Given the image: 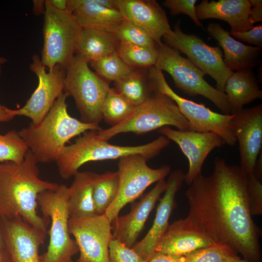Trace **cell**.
<instances>
[{
    "mask_svg": "<svg viewBox=\"0 0 262 262\" xmlns=\"http://www.w3.org/2000/svg\"><path fill=\"white\" fill-rule=\"evenodd\" d=\"M7 61L8 60L5 57L0 56V76L1 75L2 73V65H4V64H5Z\"/></svg>",
    "mask_w": 262,
    "mask_h": 262,
    "instance_id": "obj_49",
    "label": "cell"
},
{
    "mask_svg": "<svg viewBox=\"0 0 262 262\" xmlns=\"http://www.w3.org/2000/svg\"><path fill=\"white\" fill-rule=\"evenodd\" d=\"M37 163L29 149L21 162H0V214L6 219L19 216L47 232L50 219L38 214V196L59 184L40 179Z\"/></svg>",
    "mask_w": 262,
    "mask_h": 262,
    "instance_id": "obj_2",
    "label": "cell"
},
{
    "mask_svg": "<svg viewBox=\"0 0 262 262\" xmlns=\"http://www.w3.org/2000/svg\"><path fill=\"white\" fill-rule=\"evenodd\" d=\"M0 262H13L6 247L0 250Z\"/></svg>",
    "mask_w": 262,
    "mask_h": 262,
    "instance_id": "obj_47",
    "label": "cell"
},
{
    "mask_svg": "<svg viewBox=\"0 0 262 262\" xmlns=\"http://www.w3.org/2000/svg\"><path fill=\"white\" fill-rule=\"evenodd\" d=\"M67 97L64 92L41 121L31 122L18 131L38 163L56 162L71 139L88 131L102 129L98 124L85 123L71 116L67 112Z\"/></svg>",
    "mask_w": 262,
    "mask_h": 262,
    "instance_id": "obj_3",
    "label": "cell"
},
{
    "mask_svg": "<svg viewBox=\"0 0 262 262\" xmlns=\"http://www.w3.org/2000/svg\"><path fill=\"white\" fill-rule=\"evenodd\" d=\"M147 161L140 154L119 159L117 194L105 213L111 224L125 206L138 198L149 186L164 179L170 173V166L164 165L154 169L148 166Z\"/></svg>",
    "mask_w": 262,
    "mask_h": 262,
    "instance_id": "obj_11",
    "label": "cell"
},
{
    "mask_svg": "<svg viewBox=\"0 0 262 262\" xmlns=\"http://www.w3.org/2000/svg\"><path fill=\"white\" fill-rule=\"evenodd\" d=\"M118 184L117 171H107L101 174L95 173L93 193L98 215L105 213L113 202L117 194Z\"/></svg>",
    "mask_w": 262,
    "mask_h": 262,
    "instance_id": "obj_29",
    "label": "cell"
},
{
    "mask_svg": "<svg viewBox=\"0 0 262 262\" xmlns=\"http://www.w3.org/2000/svg\"><path fill=\"white\" fill-rule=\"evenodd\" d=\"M115 83V89L135 107L146 101L154 91L149 83L147 73L146 75L135 69L130 75Z\"/></svg>",
    "mask_w": 262,
    "mask_h": 262,
    "instance_id": "obj_28",
    "label": "cell"
},
{
    "mask_svg": "<svg viewBox=\"0 0 262 262\" xmlns=\"http://www.w3.org/2000/svg\"><path fill=\"white\" fill-rule=\"evenodd\" d=\"M230 125L239 144L240 167L247 175L253 174L262 151V104L243 108L233 114Z\"/></svg>",
    "mask_w": 262,
    "mask_h": 262,
    "instance_id": "obj_15",
    "label": "cell"
},
{
    "mask_svg": "<svg viewBox=\"0 0 262 262\" xmlns=\"http://www.w3.org/2000/svg\"><path fill=\"white\" fill-rule=\"evenodd\" d=\"M229 34L246 43L262 48V25L253 27L249 30L237 32L230 31Z\"/></svg>",
    "mask_w": 262,
    "mask_h": 262,
    "instance_id": "obj_39",
    "label": "cell"
},
{
    "mask_svg": "<svg viewBox=\"0 0 262 262\" xmlns=\"http://www.w3.org/2000/svg\"><path fill=\"white\" fill-rule=\"evenodd\" d=\"M147 73L153 90L168 96L175 102L188 122L189 131L213 132L221 136L227 145H235L237 140L230 125L233 115L213 112L202 103L180 97L169 86L162 71L155 66L149 67Z\"/></svg>",
    "mask_w": 262,
    "mask_h": 262,
    "instance_id": "obj_9",
    "label": "cell"
},
{
    "mask_svg": "<svg viewBox=\"0 0 262 262\" xmlns=\"http://www.w3.org/2000/svg\"><path fill=\"white\" fill-rule=\"evenodd\" d=\"M206 29L222 48L224 64L231 71L252 69L260 63L262 48L237 41L218 23H210Z\"/></svg>",
    "mask_w": 262,
    "mask_h": 262,
    "instance_id": "obj_23",
    "label": "cell"
},
{
    "mask_svg": "<svg viewBox=\"0 0 262 262\" xmlns=\"http://www.w3.org/2000/svg\"><path fill=\"white\" fill-rule=\"evenodd\" d=\"M251 8L249 14V19L250 23H254L262 21V0H249Z\"/></svg>",
    "mask_w": 262,
    "mask_h": 262,
    "instance_id": "obj_40",
    "label": "cell"
},
{
    "mask_svg": "<svg viewBox=\"0 0 262 262\" xmlns=\"http://www.w3.org/2000/svg\"><path fill=\"white\" fill-rule=\"evenodd\" d=\"M247 176L240 166L216 159L212 175L200 174L186 191L189 207L186 218L215 244L260 262V232L249 208Z\"/></svg>",
    "mask_w": 262,
    "mask_h": 262,
    "instance_id": "obj_1",
    "label": "cell"
},
{
    "mask_svg": "<svg viewBox=\"0 0 262 262\" xmlns=\"http://www.w3.org/2000/svg\"><path fill=\"white\" fill-rule=\"evenodd\" d=\"M5 248L4 232V219L0 214V250Z\"/></svg>",
    "mask_w": 262,
    "mask_h": 262,
    "instance_id": "obj_46",
    "label": "cell"
},
{
    "mask_svg": "<svg viewBox=\"0 0 262 262\" xmlns=\"http://www.w3.org/2000/svg\"><path fill=\"white\" fill-rule=\"evenodd\" d=\"M95 173L78 171L68 187L70 217L87 218L98 215L93 198V185Z\"/></svg>",
    "mask_w": 262,
    "mask_h": 262,
    "instance_id": "obj_26",
    "label": "cell"
},
{
    "mask_svg": "<svg viewBox=\"0 0 262 262\" xmlns=\"http://www.w3.org/2000/svg\"><path fill=\"white\" fill-rule=\"evenodd\" d=\"M237 253L229 246L214 244L185 256V262H229Z\"/></svg>",
    "mask_w": 262,
    "mask_h": 262,
    "instance_id": "obj_35",
    "label": "cell"
},
{
    "mask_svg": "<svg viewBox=\"0 0 262 262\" xmlns=\"http://www.w3.org/2000/svg\"><path fill=\"white\" fill-rule=\"evenodd\" d=\"M13 118L10 113V109L0 104V122H7Z\"/></svg>",
    "mask_w": 262,
    "mask_h": 262,
    "instance_id": "obj_43",
    "label": "cell"
},
{
    "mask_svg": "<svg viewBox=\"0 0 262 262\" xmlns=\"http://www.w3.org/2000/svg\"><path fill=\"white\" fill-rule=\"evenodd\" d=\"M68 229L80 253L75 262H110L109 247L113 236L112 224L105 213L87 218L70 217Z\"/></svg>",
    "mask_w": 262,
    "mask_h": 262,
    "instance_id": "obj_14",
    "label": "cell"
},
{
    "mask_svg": "<svg viewBox=\"0 0 262 262\" xmlns=\"http://www.w3.org/2000/svg\"><path fill=\"white\" fill-rule=\"evenodd\" d=\"M118 43L113 33L82 28L75 54L89 63L116 51Z\"/></svg>",
    "mask_w": 262,
    "mask_h": 262,
    "instance_id": "obj_27",
    "label": "cell"
},
{
    "mask_svg": "<svg viewBox=\"0 0 262 262\" xmlns=\"http://www.w3.org/2000/svg\"><path fill=\"white\" fill-rule=\"evenodd\" d=\"M134 108L125 98L110 88L102 106L103 119L112 127L117 125L129 117Z\"/></svg>",
    "mask_w": 262,
    "mask_h": 262,
    "instance_id": "obj_31",
    "label": "cell"
},
{
    "mask_svg": "<svg viewBox=\"0 0 262 262\" xmlns=\"http://www.w3.org/2000/svg\"><path fill=\"white\" fill-rule=\"evenodd\" d=\"M246 193L251 214L260 215L262 214V184L254 174L247 175Z\"/></svg>",
    "mask_w": 262,
    "mask_h": 262,
    "instance_id": "obj_36",
    "label": "cell"
},
{
    "mask_svg": "<svg viewBox=\"0 0 262 262\" xmlns=\"http://www.w3.org/2000/svg\"><path fill=\"white\" fill-rule=\"evenodd\" d=\"M262 151L260 152L256 161L254 168V175L261 181L262 178Z\"/></svg>",
    "mask_w": 262,
    "mask_h": 262,
    "instance_id": "obj_44",
    "label": "cell"
},
{
    "mask_svg": "<svg viewBox=\"0 0 262 262\" xmlns=\"http://www.w3.org/2000/svg\"><path fill=\"white\" fill-rule=\"evenodd\" d=\"M158 46L147 47L119 42L116 52L127 65L133 68H149L154 66L156 63Z\"/></svg>",
    "mask_w": 262,
    "mask_h": 262,
    "instance_id": "obj_30",
    "label": "cell"
},
{
    "mask_svg": "<svg viewBox=\"0 0 262 262\" xmlns=\"http://www.w3.org/2000/svg\"><path fill=\"white\" fill-rule=\"evenodd\" d=\"M89 63L96 73L109 82L126 77L135 69L127 65L116 51Z\"/></svg>",
    "mask_w": 262,
    "mask_h": 262,
    "instance_id": "obj_32",
    "label": "cell"
},
{
    "mask_svg": "<svg viewBox=\"0 0 262 262\" xmlns=\"http://www.w3.org/2000/svg\"><path fill=\"white\" fill-rule=\"evenodd\" d=\"M68 262H74V261L72 260H72H71L70 261H69Z\"/></svg>",
    "mask_w": 262,
    "mask_h": 262,
    "instance_id": "obj_50",
    "label": "cell"
},
{
    "mask_svg": "<svg viewBox=\"0 0 262 262\" xmlns=\"http://www.w3.org/2000/svg\"><path fill=\"white\" fill-rule=\"evenodd\" d=\"M88 63L79 55H74L66 69L64 92L74 98L81 121L99 124L110 87L109 82L91 70Z\"/></svg>",
    "mask_w": 262,
    "mask_h": 262,
    "instance_id": "obj_6",
    "label": "cell"
},
{
    "mask_svg": "<svg viewBox=\"0 0 262 262\" xmlns=\"http://www.w3.org/2000/svg\"><path fill=\"white\" fill-rule=\"evenodd\" d=\"M169 126L189 130V124L175 102L168 96L154 91L147 99L135 107L129 117L117 125L97 131L98 137L109 139L121 133L144 134Z\"/></svg>",
    "mask_w": 262,
    "mask_h": 262,
    "instance_id": "obj_5",
    "label": "cell"
},
{
    "mask_svg": "<svg viewBox=\"0 0 262 262\" xmlns=\"http://www.w3.org/2000/svg\"><path fill=\"white\" fill-rule=\"evenodd\" d=\"M29 148L18 131L12 130L4 134H0V162L23 161Z\"/></svg>",
    "mask_w": 262,
    "mask_h": 262,
    "instance_id": "obj_33",
    "label": "cell"
},
{
    "mask_svg": "<svg viewBox=\"0 0 262 262\" xmlns=\"http://www.w3.org/2000/svg\"><path fill=\"white\" fill-rule=\"evenodd\" d=\"M158 56L155 66L168 73L175 86L190 96L200 95L211 101L223 114H230L226 95L208 83L206 75L177 50L162 42L158 46Z\"/></svg>",
    "mask_w": 262,
    "mask_h": 262,
    "instance_id": "obj_10",
    "label": "cell"
},
{
    "mask_svg": "<svg viewBox=\"0 0 262 262\" xmlns=\"http://www.w3.org/2000/svg\"><path fill=\"white\" fill-rule=\"evenodd\" d=\"M115 1L123 19L147 31L158 45L162 43V38L172 31L165 12L156 0Z\"/></svg>",
    "mask_w": 262,
    "mask_h": 262,
    "instance_id": "obj_20",
    "label": "cell"
},
{
    "mask_svg": "<svg viewBox=\"0 0 262 262\" xmlns=\"http://www.w3.org/2000/svg\"><path fill=\"white\" fill-rule=\"evenodd\" d=\"M4 219L5 247L13 262H41L40 246L47 232L36 229L21 217Z\"/></svg>",
    "mask_w": 262,
    "mask_h": 262,
    "instance_id": "obj_18",
    "label": "cell"
},
{
    "mask_svg": "<svg viewBox=\"0 0 262 262\" xmlns=\"http://www.w3.org/2000/svg\"><path fill=\"white\" fill-rule=\"evenodd\" d=\"M50 4L55 9L65 11L67 10V0H49Z\"/></svg>",
    "mask_w": 262,
    "mask_h": 262,
    "instance_id": "obj_45",
    "label": "cell"
},
{
    "mask_svg": "<svg viewBox=\"0 0 262 262\" xmlns=\"http://www.w3.org/2000/svg\"><path fill=\"white\" fill-rule=\"evenodd\" d=\"M230 114H235L244 106L262 98V91L252 69L237 70L227 80L224 89Z\"/></svg>",
    "mask_w": 262,
    "mask_h": 262,
    "instance_id": "obj_25",
    "label": "cell"
},
{
    "mask_svg": "<svg viewBox=\"0 0 262 262\" xmlns=\"http://www.w3.org/2000/svg\"><path fill=\"white\" fill-rule=\"evenodd\" d=\"M114 33L119 42L147 47L158 46L147 31L136 24L124 19Z\"/></svg>",
    "mask_w": 262,
    "mask_h": 262,
    "instance_id": "obj_34",
    "label": "cell"
},
{
    "mask_svg": "<svg viewBox=\"0 0 262 262\" xmlns=\"http://www.w3.org/2000/svg\"><path fill=\"white\" fill-rule=\"evenodd\" d=\"M166 187V181L164 179L160 180L139 202L132 205L128 214L118 216L112 223L113 238L131 248L136 243L156 202Z\"/></svg>",
    "mask_w": 262,
    "mask_h": 262,
    "instance_id": "obj_19",
    "label": "cell"
},
{
    "mask_svg": "<svg viewBox=\"0 0 262 262\" xmlns=\"http://www.w3.org/2000/svg\"><path fill=\"white\" fill-rule=\"evenodd\" d=\"M214 244L185 218L176 220L169 225L155 252L185 256L196 250Z\"/></svg>",
    "mask_w": 262,
    "mask_h": 262,
    "instance_id": "obj_22",
    "label": "cell"
},
{
    "mask_svg": "<svg viewBox=\"0 0 262 262\" xmlns=\"http://www.w3.org/2000/svg\"><path fill=\"white\" fill-rule=\"evenodd\" d=\"M82 29L70 11L58 10L45 0L40 57L43 65L49 70L56 65L66 69L75 54Z\"/></svg>",
    "mask_w": 262,
    "mask_h": 262,
    "instance_id": "obj_8",
    "label": "cell"
},
{
    "mask_svg": "<svg viewBox=\"0 0 262 262\" xmlns=\"http://www.w3.org/2000/svg\"><path fill=\"white\" fill-rule=\"evenodd\" d=\"M185 180L184 173L180 169L171 172L166 181L167 187L160 198L153 224L144 238L131 247L147 262L155 253L156 248L165 233L169 219L177 206L176 196Z\"/></svg>",
    "mask_w": 262,
    "mask_h": 262,
    "instance_id": "obj_17",
    "label": "cell"
},
{
    "mask_svg": "<svg viewBox=\"0 0 262 262\" xmlns=\"http://www.w3.org/2000/svg\"><path fill=\"white\" fill-rule=\"evenodd\" d=\"M109 251L110 262H147L132 248L114 238L110 242Z\"/></svg>",
    "mask_w": 262,
    "mask_h": 262,
    "instance_id": "obj_37",
    "label": "cell"
},
{
    "mask_svg": "<svg viewBox=\"0 0 262 262\" xmlns=\"http://www.w3.org/2000/svg\"><path fill=\"white\" fill-rule=\"evenodd\" d=\"M251 7L249 0H202L196 6V12L199 20H222L230 25L231 31L241 32L253 27L249 19Z\"/></svg>",
    "mask_w": 262,
    "mask_h": 262,
    "instance_id": "obj_24",
    "label": "cell"
},
{
    "mask_svg": "<svg viewBox=\"0 0 262 262\" xmlns=\"http://www.w3.org/2000/svg\"><path fill=\"white\" fill-rule=\"evenodd\" d=\"M229 262H252L245 259H242L240 257L236 255L229 261Z\"/></svg>",
    "mask_w": 262,
    "mask_h": 262,
    "instance_id": "obj_48",
    "label": "cell"
},
{
    "mask_svg": "<svg viewBox=\"0 0 262 262\" xmlns=\"http://www.w3.org/2000/svg\"><path fill=\"white\" fill-rule=\"evenodd\" d=\"M147 262H185V256H176L156 252Z\"/></svg>",
    "mask_w": 262,
    "mask_h": 262,
    "instance_id": "obj_41",
    "label": "cell"
},
{
    "mask_svg": "<svg viewBox=\"0 0 262 262\" xmlns=\"http://www.w3.org/2000/svg\"><path fill=\"white\" fill-rule=\"evenodd\" d=\"M196 0H166L164 5L168 8L173 15L184 14L187 15L198 27L204 29L203 24L197 18L195 4Z\"/></svg>",
    "mask_w": 262,
    "mask_h": 262,
    "instance_id": "obj_38",
    "label": "cell"
},
{
    "mask_svg": "<svg viewBox=\"0 0 262 262\" xmlns=\"http://www.w3.org/2000/svg\"><path fill=\"white\" fill-rule=\"evenodd\" d=\"M69 197V188L64 184L38 196V205L43 216L51 221L49 241L47 250L40 255L41 262H68L79 252L68 229Z\"/></svg>",
    "mask_w": 262,
    "mask_h": 262,
    "instance_id": "obj_7",
    "label": "cell"
},
{
    "mask_svg": "<svg viewBox=\"0 0 262 262\" xmlns=\"http://www.w3.org/2000/svg\"><path fill=\"white\" fill-rule=\"evenodd\" d=\"M169 143L170 140L161 135L142 145L117 146L99 139L97 131H89L76 139L74 143L66 146L56 163L61 177L68 179L86 163L119 159L134 154L143 155L148 160L158 156Z\"/></svg>",
    "mask_w": 262,
    "mask_h": 262,
    "instance_id": "obj_4",
    "label": "cell"
},
{
    "mask_svg": "<svg viewBox=\"0 0 262 262\" xmlns=\"http://www.w3.org/2000/svg\"><path fill=\"white\" fill-rule=\"evenodd\" d=\"M67 10L82 28L114 33L123 20L115 0H67Z\"/></svg>",
    "mask_w": 262,
    "mask_h": 262,
    "instance_id": "obj_21",
    "label": "cell"
},
{
    "mask_svg": "<svg viewBox=\"0 0 262 262\" xmlns=\"http://www.w3.org/2000/svg\"><path fill=\"white\" fill-rule=\"evenodd\" d=\"M159 132L176 143L187 158L189 169L184 181L188 186L201 174L203 164L211 152L226 144L221 136L213 132L175 130L165 126L159 129Z\"/></svg>",
    "mask_w": 262,
    "mask_h": 262,
    "instance_id": "obj_16",
    "label": "cell"
},
{
    "mask_svg": "<svg viewBox=\"0 0 262 262\" xmlns=\"http://www.w3.org/2000/svg\"><path fill=\"white\" fill-rule=\"evenodd\" d=\"M33 10L36 16L44 15L45 12V0H33Z\"/></svg>",
    "mask_w": 262,
    "mask_h": 262,
    "instance_id": "obj_42",
    "label": "cell"
},
{
    "mask_svg": "<svg viewBox=\"0 0 262 262\" xmlns=\"http://www.w3.org/2000/svg\"><path fill=\"white\" fill-rule=\"evenodd\" d=\"M178 21L172 30L163 38L165 45L185 54L197 67L216 82V89L224 93L226 82L233 71L225 66L219 47H211L199 36L183 33Z\"/></svg>",
    "mask_w": 262,
    "mask_h": 262,
    "instance_id": "obj_12",
    "label": "cell"
},
{
    "mask_svg": "<svg viewBox=\"0 0 262 262\" xmlns=\"http://www.w3.org/2000/svg\"><path fill=\"white\" fill-rule=\"evenodd\" d=\"M30 69L38 78V86L22 107L16 110L10 109V113L14 117L17 115L25 116L31 118L32 122L37 123L64 93L66 69L56 65L47 72L40 57L35 54L33 56Z\"/></svg>",
    "mask_w": 262,
    "mask_h": 262,
    "instance_id": "obj_13",
    "label": "cell"
}]
</instances>
